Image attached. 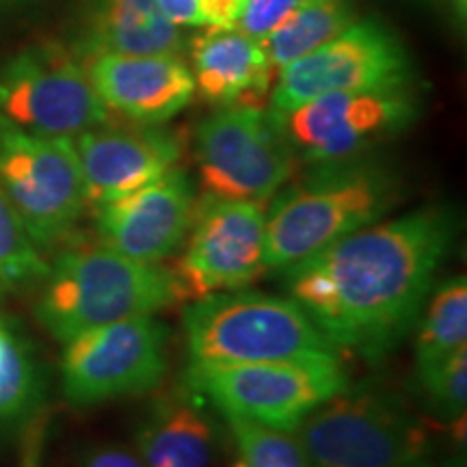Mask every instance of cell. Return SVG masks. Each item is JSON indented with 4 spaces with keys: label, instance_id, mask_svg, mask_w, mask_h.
<instances>
[{
    "label": "cell",
    "instance_id": "cell-13",
    "mask_svg": "<svg viewBox=\"0 0 467 467\" xmlns=\"http://www.w3.org/2000/svg\"><path fill=\"white\" fill-rule=\"evenodd\" d=\"M265 271V203L202 195L173 271L184 299L243 290Z\"/></svg>",
    "mask_w": 467,
    "mask_h": 467
},
{
    "label": "cell",
    "instance_id": "cell-33",
    "mask_svg": "<svg viewBox=\"0 0 467 467\" xmlns=\"http://www.w3.org/2000/svg\"><path fill=\"white\" fill-rule=\"evenodd\" d=\"M9 3H17V0H0V7H3V5H9Z\"/></svg>",
    "mask_w": 467,
    "mask_h": 467
},
{
    "label": "cell",
    "instance_id": "cell-12",
    "mask_svg": "<svg viewBox=\"0 0 467 467\" xmlns=\"http://www.w3.org/2000/svg\"><path fill=\"white\" fill-rule=\"evenodd\" d=\"M411 80L413 66L405 44L383 22L368 17L355 20L331 42L279 69L271 110L285 113L327 93L375 89Z\"/></svg>",
    "mask_w": 467,
    "mask_h": 467
},
{
    "label": "cell",
    "instance_id": "cell-3",
    "mask_svg": "<svg viewBox=\"0 0 467 467\" xmlns=\"http://www.w3.org/2000/svg\"><path fill=\"white\" fill-rule=\"evenodd\" d=\"M182 299L171 268L124 258L102 244H78L57 254L39 284L35 318L66 344L93 327L156 317Z\"/></svg>",
    "mask_w": 467,
    "mask_h": 467
},
{
    "label": "cell",
    "instance_id": "cell-17",
    "mask_svg": "<svg viewBox=\"0 0 467 467\" xmlns=\"http://www.w3.org/2000/svg\"><path fill=\"white\" fill-rule=\"evenodd\" d=\"M195 93L213 107H260L273 83L265 46L238 28H208L191 42Z\"/></svg>",
    "mask_w": 467,
    "mask_h": 467
},
{
    "label": "cell",
    "instance_id": "cell-14",
    "mask_svg": "<svg viewBox=\"0 0 467 467\" xmlns=\"http://www.w3.org/2000/svg\"><path fill=\"white\" fill-rule=\"evenodd\" d=\"M195 203L189 173L173 167L154 182L93 208L98 241L124 258L161 265L184 243Z\"/></svg>",
    "mask_w": 467,
    "mask_h": 467
},
{
    "label": "cell",
    "instance_id": "cell-16",
    "mask_svg": "<svg viewBox=\"0 0 467 467\" xmlns=\"http://www.w3.org/2000/svg\"><path fill=\"white\" fill-rule=\"evenodd\" d=\"M80 63L104 107L132 124H165L195 98L191 67L180 55H91Z\"/></svg>",
    "mask_w": 467,
    "mask_h": 467
},
{
    "label": "cell",
    "instance_id": "cell-31",
    "mask_svg": "<svg viewBox=\"0 0 467 467\" xmlns=\"http://www.w3.org/2000/svg\"><path fill=\"white\" fill-rule=\"evenodd\" d=\"M409 467H431V465L424 463V461H420V463H413V465H409Z\"/></svg>",
    "mask_w": 467,
    "mask_h": 467
},
{
    "label": "cell",
    "instance_id": "cell-34",
    "mask_svg": "<svg viewBox=\"0 0 467 467\" xmlns=\"http://www.w3.org/2000/svg\"><path fill=\"white\" fill-rule=\"evenodd\" d=\"M22 467H35V463H33V461H26V463L22 465Z\"/></svg>",
    "mask_w": 467,
    "mask_h": 467
},
{
    "label": "cell",
    "instance_id": "cell-8",
    "mask_svg": "<svg viewBox=\"0 0 467 467\" xmlns=\"http://www.w3.org/2000/svg\"><path fill=\"white\" fill-rule=\"evenodd\" d=\"M203 195L266 203L296 169V156L273 110L223 107L192 134Z\"/></svg>",
    "mask_w": 467,
    "mask_h": 467
},
{
    "label": "cell",
    "instance_id": "cell-15",
    "mask_svg": "<svg viewBox=\"0 0 467 467\" xmlns=\"http://www.w3.org/2000/svg\"><path fill=\"white\" fill-rule=\"evenodd\" d=\"M83 173L87 208L132 192L178 167L182 148L159 126H110V121L74 137Z\"/></svg>",
    "mask_w": 467,
    "mask_h": 467
},
{
    "label": "cell",
    "instance_id": "cell-20",
    "mask_svg": "<svg viewBox=\"0 0 467 467\" xmlns=\"http://www.w3.org/2000/svg\"><path fill=\"white\" fill-rule=\"evenodd\" d=\"M46 375L37 350L16 323L0 317V433H14L37 418Z\"/></svg>",
    "mask_w": 467,
    "mask_h": 467
},
{
    "label": "cell",
    "instance_id": "cell-23",
    "mask_svg": "<svg viewBox=\"0 0 467 467\" xmlns=\"http://www.w3.org/2000/svg\"><path fill=\"white\" fill-rule=\"evenodd\" d=\"M50 262L35 244L26 225L0 192V299L39 285Z\"/></svg>",
    "mask_w": 467,
    "mask_h": 467
},
{
    "label": "cell",
    "instance_id": "cell-21",
    "mask_svg": "<svg viewBox=\"0 0 467 467\" xmlns=\"http://www.w3.org/2000/svg\"><path fill=\"white\" fill-rule=\"evenodd\" d=\"M358 20L355 0H301L262 42L275 72L331 42Z\"/></svg>",
    "mask_w": 467,
    "mask_h": 467
},
{
    "label": "cell",
    "instance_id": "cell-9",
    "mask_svg": "<svg viewBox=\"0 0 467 467\" xmlns=\"http://www.w3.org/2000/svg\"><path fill=\"white\" fill-rule=\"evenodd\" d=\"M296 161L325 165L368 156L379 143L407 130L420 115L416 85L327 93L301 107L275 113Z\"/></svg>",
    "mask_w": 467,
    "mask_h": 467
},
{
    "label": "cell",
    "instance_id": "cell-10",
    "mask_svg": "<svg viewBox=\"0 0 467 467\" xmlns=\"http://www.w3.org/2000/svg\"><path fill=\"white\" fill-rule=\"evenodd\" d=\"M167 325L156 317H134L93 327L66 342L61 388L69 405L148 394L167 372Z\"/></svg>",
    "mask_w": 467,
    "mask_h": 467
},
{
    "label": "cell",
    "instance_id": "cell-27",
    "mask_svg": "<svg viewBox=\"0 0 467 467\" xmlns=\"http://www.w3.org/2000/svg\"><path fill=\"white\" fill-rule=\"evenodd\" d=\"M247 0H200L203 26L236 28Z\"/></svg>",
    "mask_w": 467,
    "mask_h": 467
},
{
    "label": "cell",
    "instance_id": "cell-32",
    "mask_svg": "<svg viewBox=\"0 0 467 467\" xmlns=\"http://www.w3.org/2000/svg\"><path fill=\"white\" fill-rule=\"evenodd\" d=\"M422 3H429V5H437V3H443V0H422Z\"/></svg>",
    "mask_w": 467,
    "mask_h": 467
},
{
    "label": "cell",
    "instance_id": "cell-7",
    "mask_svg": "<svg viewBox=\"0 0 467 467\" xmlns=\"http://www.w3.org/2000/svg\"><path fill=\"white\" fill-rule=\"evenodd\" d=\"M0 192L39 249L66 243L87 210L74 139L25 130L0 115Z\"/></svg>",
    "mask_w": 467,
    "mask_h": 467
},
{
    "label": "cell",
    "instance_id": "cell-18",
    "mask_svg": "<svg viewBox=\"0 0 467 467\" xmlns=\"http://www.w3.org/2000/svg\"><path fill=\"white\" fill-rule=\"evenodd\" d=\"M184 37L156 0H80L74 42L78 58L91 55H180Z\"/></svg>",
    "mask_w": 467,
    "mask_h": 467
},
{
    "label": "cell",
    "instance_id": "cell-4",
    "mask_svg": "<svg viewBox=\"0 0 467 467\" xmlns=\"http://www.w3.org/2000/svg\"><path fill=\"white\" fill-rule=\"evenodd\" d=\"M191 364H254L336 353L285 296L232 290L192 299L182 314Z\"/></svg>",
    "mask_w": 467,
    "mask_h": 467
},
{
    "label": "cell",
    "instance_id": "cell-5",
    "mask_svg": "<svg viewBox=\"0 0 467 467\" xmlns=\"http://www.w3.org/2000/svg\"><path fill=\"white\" fill-rule=\"evenodd\" d=\"M186 388L223 416L292 433L320 402L348 388V372L337 353L254 364H191Z\"/></svg>",
    "mask_w": 467,
    "mask_h": 467
},
{
    "label": "cell",
    "instance_id": "cell-6",
    "mask_svg": "<svg viewBox=\"0 0 467 467\" xmlns=\"http://www.w3.org/2000/svg\"><path fill=\"white\" fill-rule=\"evenodd\" d=\"M312 467H409L424 461L429 433L400 402L347 388L292 431Z\"/></svg>",
    "mask_w": 467,
    "mask_h": 467
},
{
    "label": "cell",
    "instance_id": "cell-22",
    "mask_svg": "<svg viewBox=\"0 0 467 467\" xmlns=\"http://www.w3.org/2000/svg\"><path fill=\"white\" fill-rule=\"evenodd\" d=\"M416 336L418 372L467 348V282L452 277L429 295Z\"/></svg>",
    "mask_w": 467,
    "mask_h": 467
},
{
    "label": "cell",
    "instance_id": "cell-26",
    "mask_svg": "<svg viewBox=\"0 0 467 467\" xmlns=\"http://www.w3.org/2000/svg\"><path fill=\"white\" fill-rule=\"evenodd\" d=\"M299 3L301 0H247L236 28L262 44Z\"/></svg>",
    "mask_w": 467,
    "mask_h": 467
},
{
    "label": "cell",
    "instance_id": "cell-25",
    "mask_svg": "<svg viewBox=\"0 0 467 467\" xmlns=\"http://www.w3.org/2000/svg\"><path fill=\"white\" fill-rule=\"evenodd\" d=\"M420 388L437 416L457 420L467 407V348L418 372Z\"/></svg>",
    "mask_w": 467,
    "mask_h": 467
},
{
    "label": "cell",
    "instance_id": "cell-1",
    "mask_svg": "<svg viewBox=\"0 0 467 467\" xmlns=\"http://www.w3.org/2000/svg\"><path fill=\"white\" fill-rule=\"evenodd\" d=\"M454 238L452 213L420 208L361 227L279 275L331 348L381 359L418 323Z\"/></svg>",
    "mask_w": 467,
    "mask_h": 467
},
{
    "label": "cell",
    "instance_id": "cell-28",
    "mask_svg": "<svg viewBox=\"0 0 467 467\" xmlns=\"http://www.w3.org/2000/svg\"><path fill=\"white\" fill-rule=\"evenodd\" d=\"M83 467H145L137 454L117 446H96L80 459Z\"/></svg>",
    "mask_w": 467,
    "mask_h": 467
},
{
    "label": "cell",
    "instance_id": "cell-29",
    "mask_svg": "<svg viewBox=\"0 0 467 467\" xmlns=\"http://www.w3.org/2000/svg\"><path fill=\"white\" fill-rule=\"evenodd\" d=\"M162 16L171 22L173 26H203L200 14V0H156Z\"/></svg>",
    "mask_w": 467,
    "mask_h": 467
},
{
    "label": "cell",
    "instance_id": "cell-35",
    "mask_svg": "<svg viewBox=\"0 0 467 467\" xmlns=\"http://www.w3.org/2000/svg\"><path fill=\"white\" fill-rule=\"evenodd\" d=\"M431 467H433V465H431Z\"/></svg>",
    "mask_w": 467,
    "mask_h": 467
},
{
    "label": "cell",
    "instance_id": "cell-2",
    "mask_svg": "<svg viewBox=\"0 0 467 467\" xmlns=\"http://www.w3.org/2000/svg\"><path fill=\"white\" fill-rule=\"evenodd\" d=\"M402 200L392 169L366 159L325 162L277 191L266 213V271L282 273L385 219Z\"/></svg>",
    "mask_w": 467,
    "mask_h": 467
},
{
    "label": "cell",
    "instance_id": "cell-24",
    "mask_svg": "<svg viewBox=\"0 0 467 467\" xmlns=\"http://www.w3.org/2000/svg\"><path fill=\"white\" fill-rule=\"evenodd\" d=\"M223 418L236 446L232 467H312L301 443L288 431L236 416Z\"/></svg>",
    "mask_w": 467,
    "mask_h": 467
},
{
    "label": "cell",
    "instance_id": "cell-19",
    "mask_svg": "<svg viewBox=\"0 0 467 467\" xmlns=\"http://www.w3.org/2000/svg\"><path fill=\"white\" fill-rule=\"evenodd\" d=\"M195 392L162 396L137 431L145 467H210L219 454V431Z\"/></svg>",
    "mask_w": 467,
    "mask_h": 467
},
{
    "label": "cell",
    "instance_id": "cell-11",
    "mask_svg": "<svg viewBox=\"0 0 467 467\" xmlns=\"http://www.w3.org/2000/svg\"><path fill=\"white\" fill-rule=\"evenodd\" d=\"M0 115L25 130L67 139L110 121L80 58L61 44L28 46L0 66Z\"/></svg>",
    "mask_w": 467,
    "mask_h": 467
},
{
    "label": "cell",
    "instance_id": "cell-30",
    "mask_svg": "<svg viewBox=\"0 0 467 467\" xmlns=\"http://www.w3.org/2000/svg\"><path fill=\"white\" fill-rule=\"evenodd\" d=\"M448 5H451L454 20H457L459 25L463 26L465 20H467V0H448Z\"/></svg>",
    "mask_w": 467,
    "mask_h": 467
}]
</instances>
